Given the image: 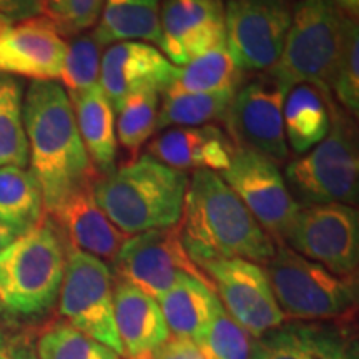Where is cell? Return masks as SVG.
I'll return each mask as SVG.
<instances>
[{"label":"cell","instance_id":"1","mask_svg":"<svg viewBox=\"0 0 359 359\" xmlns=\"http://www.w3.org/2000/svg\"><path fill=\"white\" fill-rule=\"evenodd\" d=\"M30 172L42 190L45 213L53 215L98 175L80 138L74 107L60 83L34 80L24 100Z\"/></svg>","mask_w":359,"mask_h":359},{"label":"cell","instance_id":"2","mask_svg":"<svg viewBox=\"0 0 359 359\" xmlns=\"http://www.w3.org/2000/svg\"><path fill=\"white\" fill-rule=\"evenodd\" d=\"M178 224L183 248L198 268L230 258L266 264L276 250L275 240L215 172L201 170L188 180Z\"/></svg>","mask_w":359,"mask_h":359},{"label":"cell","instance_id":"3","mask_svg":"<svg viewBox=\"0 0 359 359\" xmlns=\"http://www.w3.org/2000/svg\"><path fill=\"white\" fill-rule=\"evenodd\" d=\"M188 177L142 155L93 185L97 205L123 235L170 228L180 223Z\"/></svg>","mask_w":359,"mask_h":359},{"label":"cell","instance_id":"4","mask_svg":"<svg viewBox=\"0 0 359 359\" xmlns=\"http://www.w3.org/2000/svg\"><path fill=\"white\" fill-rule=\"evenodd\" d=\"M69 248L57 224L43 217L0 251V309L20 318L50 311L64 283Z\"/></svg>","mask_w":359,"mask_h":359},{"label":"cell","instance_id":"5","mask_svg":"<svg viewBox=\"0 0 359 359\" xmlns=\"http://www.w3.org/2000/svg\"><path fill=\"white\" fill-rule=\"evenodd\" d=\"M354 20L331 0H298L281 55L266 72L288 92L308 83L331 95L336 62Z\"/></svg>","mask_w":359,"mask_h":359},{"label":"cell","instance_id":"6","mask_svg":"<svg viewBox=\"0 0 359 359\" xmlns=\"http://www.w3.org/2000/svg\"><path fill=\"white\" fill-rule=\"evenodd\" d=\"M264 271L286 320L334 321L356 308V276L334 275L285 243H276Z\"/></svg>","mask_w":359,"mask_h":359},{"label":"cell","instance_id":"7","mask_svg":"<svg viewBox=\"0 0 359 359\" xmlns=\"http://www.w3.org/2000/svg\"><path fill=\"white\" fill-rule=\"evenodd\" d=\"M286 185L304 205H356L359 193V155L351 115L331 109L326 138L286 167Z\"/></svg>","mask_w":359,"mask_h":359},{"label":"cell","instance_id":"8","mask_svg":"<svg viewBox=\"0 0 359 359\" xmlns=\"http://www.w3.org/2000/svg\"><path fill=\"white\" fill-rule=\"evenodd\" d=\"M58 311L69 325L123 358L115 326L114 275L105 262L70 246Z\"/></svg>","mask_w":359,"mask_h":359},{"label":"cell","instance_id":"9","mask_svg":"<svg viewBox=\"0 0 359 359\" xmlns=\"http://www.w3.org/2000/svg\"><path fill=\"white\" fill-rule=\"evenodd\" d=\"M298 0H226V48L243 72H266L276 64Z\"/></svg>","mask_w":359,"mask_h":359},{"label":"cell","instance_id":"10","mask_svg":"<svg viewBox=\"0 0 359 359\" xmlns=\"http://www.w3.org/2000/svg\"><path fill=\"white\" fill-rule=\"evenodd\" d=\"M285 245L339 276H356L359 213L351 205L299 206Z\"/></svg>","mask_w":359,"mask_h":359},{"label":"cell","instance_id":"11","mask_svg":"<svg viewBox=\"0 0 359 359\" xmlns=\"http://www.w3.org/2000/svg\"><path fill=\"white\" fill-rule=\"evenodd\" d=\"M114 266L118 280L130 283L154 299L167 293L183 276H193L213 288L212 281L183 248L180 224L127 238L116 253Z\"/></svg>","mask_w":359,"mask_h":359},{"label":"cell","instance_id":"12","mask_svg":"<svg viewBox=\"0 0 359 359\" xmlns=\"http://www.w3.org/2000/svg\"><path fill=\"white\" fill-rule=\"evenodd\" d=\"M222 178L275 243H283L302 205L291 195L276 161L258 151L235 148Z\"/></svg>","mask_w":359,"mask_h":359},{"label":"cell","instance_id":"13","mask_svg":"<svg viewBox=\"0 0 359 359\" xmlns=\"http://www.w3.org/2000/svg\"><path fill=\"white\" fill-rule=\"evenodd\" d=\"M288 90L268 74L241 85L228 110V135L235 148L258 151L273 161H285L288 143L283 125V105Z\"/></svg>","mask_w":359,"mask_h":359},{"label":"cell","instance_id":"14","mask_svg":"<svg viewBox=\"0 0 359 359\" xmlns=\"http://www.w3.org/2000/svg\"><path fill=\"white\" fill-rule=\"evenodd\" d=\"M226 313L258 338L286 321L262 264L241 258L213 259L200 266Z\"/></svg>","mask_w":359,"mask_h":359},{"label":"cell","instance_id":"15","mask_svg":"<svg viewBox=\"0 0 359 359\" xmlns=\"http://www.w3.org/2000/svg\"><path fill=\"white\" fill-rule=\"evenodd\" d=\"M161 50L173 65H187L226 43L222 0H165L160 6Z\"/></svg>","mask_w":359,"mask_h":359},{"label":"cell","instance_id":"16","mask_svg":"<svg viewBox=\"0 0 359 359\" xmlns=\"http://www.w3.org/2000/svg\"><path fill=\"white\" fill-rule=\"evenodd\" d=\"M178 72L180 67L151 43L125 40L110 45L102 57L98 83L114 110H118L135 92L155 88L163 93L178 77Z\"/></svg>","mask_w":359,"mask_h":359},{"label":"cell","instance_id":"17","mask_svg":"<svg viewBox=\"0 0 359 359\" xmlns=\"http://www.w3.org/2000/svg\"><path fill=\"white\" fill-rule=\"evenodd\" d=\"M251 359H359V346L343 323L285 321L255 338Z\"/></svg>","mask_w":359,"mask_h":359},{"label":"cell","instance_id":"18","mask_svg":"<svg viewBox=\"0 0 359 359\" xmlns=\"http://www.w3.org/2000/svg\"><path fill=\"white\" fill-rule=\"evenodd\" d=\"M65 55V39L45 15L22 20L0 35V74L55 82Z\"/></svg>","mask_w":359,"mask_h":359},{"label":"cell","instance_id":"19","mask_svg":"<svg viewBox=\"0 0 359 359\" xmlns=\"http://www.w3.org/2000/svg\"><path fill=\"white\" fill-rule=\"evenodd\" d=\"M235 147L217 125L175 127L148 145V155L180 172H224Z\"/></svg>","mask_w":359,"mask_h":359},{"label":"cell","instance_id":"20","mask_svg":"<svg viewBox=\"0 0 359 359\" xmlns=\"http://www.w3.org/2000/svg\"><path fill=\"white\" fill-rule=\"evenodd\" d=\"M93 185L88 183L70 195L50 217L72 248L114 263L127 238L97 205Z\"/></svg>","mask_w":359,"mask_h":359},{"label":"cell","instance_id":"21","mask_svg":"<svg viewBox=\"0 0 359 359\" xmlns=\"http://www.w3.org/2000/svg\"><path fill=\"white\" fill-rule=\"evenodd\" d=\"M114 311L125 359H151L170 338L158 302L127 281L116 280Z\"/></svg>","mask_w":359,"mask_h":359},{"label":"cell","instance_id":"22","mask_svg":"<svg viewBox=\"0 0 359 359\" xmlns=\"http://www.w3.org/2000/svg\"><path fill=\"white\" fill-rule=\"evenodd\" d=\"M69 98L90 161L97 175L107 177L115 170L116 151H118L114 107L100 83L85 92L70 93Z\"/></svg>","mask_w":359,"mask_h":359},{"label":"cell","instance_id":"23","mask_svg":"<svg viewBox=\"0 0 359 359\" xmlns=\"http://www.w3.org/2000/svg\"><path fill=\"white\" fill-rule=\"evenodd\" d=\"M170 334L196 341L222 306L218 294L206 283L183 276L156 299Z\"/></svg>","mask_w":359,"mask_h":359},{"label":"cell","instance_id":"24","mask_svg":"<svg viewBox=\"0 0 359 359\" xmlns=\"http://www.w3.org/2000/svg\"><path fill=\"white\" fill-rule=\"evenodd\" d=\"M333 98L320 88L299 83L290 88L283 105L285 138L294 154L304 155L326 138L331 128Z\"/></svg>","mask_w":359,"mask_h":359},{"label":"cell","instance_id":"25","mask_svg":"<svg viewBox=\"0 0 359 359\" xmlns=\"http://www.w3.org/2000/svg\"><path fill=\"white\" fill-rule=\"evenodd\" d=\"M92 35L102 47L125 40L161 47L160 0H105Z\"/></svg>","mask_w":359,"mask_h":359},{"label":"cell","instance_id":"26","mask_svg":"<svg viewBox=\"0 0 359 359\" xmlns=\"http://www.w3.org/2000/svg\"><path fill=\"white\" fill-rule=\"evenodd\" d=\"M42 190L30 170L0 167V223L13 231L27 233L43 219Z\"/></svg>","mask_w":359,"mask_h":359},{"label":"cell","instance_id":"27","mask_svg":"<svg viewBox=\"0 0 359 359\" xmlns=\"http://www.w3.org/2000/svg\"><path fill=\"white\" fill-rule=\"evenodd\" d=\"M243 75L245 72L235 64L226 43H223L183 65L168 90L185 93H236L243 83Z\"/></svg>","mask_w":359,"mask_h":359},{"label":"cell","instance_id":"28","mask_svg":"<svg viewBox=\"0 0 359 359\" xmlns=\"http://www.w3.org/2000/svg\"><path fill=\"white\" fill-rule=\"evenodd\" d=\"M156 116V130L167 127H200L226 118L235 93H185L165 90Z\"/></svg>","mask_w":359,"mask_h":359},{"label":"cell","instance_id":"29","mask_svg":"<svg viewBox=\"0 0 359 359\" xmlns=\"http://www.w3.org/2000/svg\"><path fill=\"white\" fill-rule=\"evenodd\" d=\"M22 93L24 85L19 79L0 74V167L25 168L29 163Z\"/></svg>","mask_w":359,"mask_h":359},{"label":"cell","instance_id":"30","mask_svg":"<svg viewBox=\"0 0 359 359\" xmlns=\"http://www.w3.org/2000/svg\"><path fill=\"white\" fill-rule=\"evenodd\" d=\"M35 349L39 359H125L65 320L53 321L45 327Z\"/></svg>","mask_w":359,"mask_h":359},{"label":"cell","instance_id":"31","mask_svg":"<svg viewBox=\"0 0 359 359\" xmlns=\"http://www.w3.org/2000/svg\"><path fill=\"white\" fill-rule=\"evenodd\" d=\"M161 93L155 88L135 92L122 103L116 122V140L135 158L156 130Z\"/></svg>","mask_w":359,"mask_h":359},{"label":"cell","instance_id":"32","mask_svg":"<svg viewBox=\"0 0 359 359\" xmlns=\"http://www.w3.org/2000/svg\"><path fill=\"white\" fill-rule=\"evenodd\" d=\"M255 338L233 320L222 306L196 339L208 359H251Z\"/></svg>","mask_w":359,"mask_h":359},{"label":"cell","instance_id":"33","mask_svg":"<svg viewBox=\"0 0 359 359\" xmlns=\"http://www.w3.org/2000/svg\"><path fill=\"white\" fill-rule=\"evenodd\" d=\"M102 45L92 34H79L67 43V55L62 69L65 92L80 93L95 87L100 80Z\"/></svg>","mask_w":359,"mask_h":359},{"label":"cell","instance_id":"34","mask_svg":"<svg viewBox=\"0 0 359 359\" xmlns=\"http://www.w3.org/2000/svg\"><path fill=\"white\" fill-rule=\"evenodd\" d=\"M336 103L351 116L359 111V27L358 20L349 25L336 69L331 80Z\"/></svg>","mask_w":359,"mask_h":359},{"label":"cell","instance_id":"35","mask_svg":"<svg viewBox=\"0 0 359 359\" xmlns=\"http://www.w3.org/2000/svg\"><path fill=\"white\" fill-rule=\"evenodd\" d=\"M105 0H43L45 17L64 35L83 34L97 25Z\"/></svg>","mask_w":359,"mask_h":359},{"label":"cell","instance_id":"36","mask_svg":"<svg viewBox=\"0 0 359 359\" xmlns=\"http://www.w3.org/2000/svg\"><path fill=\"white\" fill-rule=\"evenodd\" d=\"M0 359H39L34 339L0 326Z\"/></svg>","mask_w":359,"mask_h":359},{"label":"cell","instance_id":"37","mask_svg":"<svg viewBox=\"0 0 359 359\" xmlns=\"http://www.w3.org/2000/svg\"><path fill=\"white\" fill-rule=\"evenodd\" d=\"M151 359H208L196 341L182 336H172L156 349Z\"/></svg>","mask_w":359,"mask_h":359},{"label":"cell","instance_id":"38","mask_svg":"<svg viewBox=\"0 0 359 359\" xmlns=\"http://www.w3.org/2000/svg\"><path fill=\"white\" fill-rule=\"evenodd\" d=\"M43 0H0V15L8 22H22L42 15Z\"/></svg>","mask_w":359,"mask_h":359},{"label":"cell","instance_id":"39","mask_svg":"<svg viewBox=\"0 0 359 359\" xmlns=\"http://www.w3.org/2000/svg\"><path fill=\"white\" fill-rule=\"evenodd\" d=\"M17 236H19V233H15L12 228H8L6 224L0 223V251L7 248V246L11 245Z\"/></svg>","mask_w":359,"mask_h":359},{"label":"cell","instance_id":"40","mask_svg":"<svg viewBox=\"0 0 359 359\" xmlns=\"http://www.w3.org/2000/svg\"><path fill=\"white\" fill-rule=\"evenodd\" d=\"M334 6H338L341 11H344L349 15L356 17L359 12V0H331Z\"/></svg>","mask_w":359,"mask_h":359},{"label":"cell","instance_id":"41","mask_svg":"<svg viewBox=\"0 0 359 359\" xmlns=\"http://www.w3.org/2000/svg\"><path fill=\"white\" fill-rule=\"evenodd\" d=\"M11 24H12V22H8L6 17L0 15V35H4L8 29H11V27H12Z\"/></svg>","mask_w":359,"mask_h":359},{"label":"cell","instance_id":"42","mask_svg":"<svg viewBox=\"0 0 359 359\" xmlns=\"http://www.w3.org/2000/svg\"><path fill=\"white\" fill-rule=\"evenodd\" d=\"M0 311H2V309H0Z\"/></svg>","mask_w":359,"mask_h":359}]
</instances>
